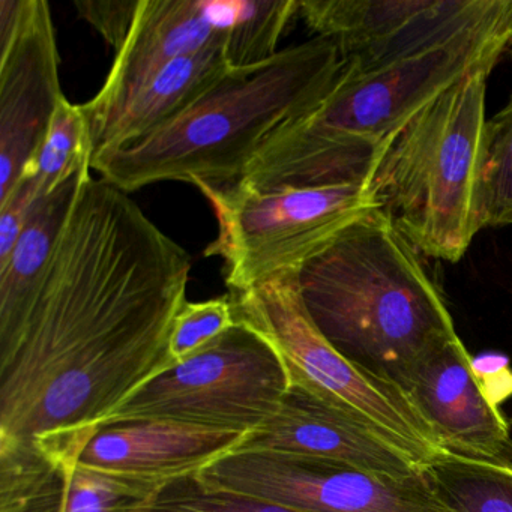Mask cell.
<instances>
[{"instance_id":"cell-11","label":"cell","mask_w":512,"mask_h":512,"mask_svg":"<svg viewBox=\"0 0 512 512\" xmlns=\"http://www.w3.org/2000/svg\"><path fill=\"white\" fill-rule=\"evenodd\" d=\"M59 52L46 0H26L19 28L0 46V202L43 145L61 103Z\"/></svg>"},{"instance_id":"cell-22","label":"cell","mask_w":512,"mask_h":512,"mask_svg":"<svg viewBox=\"0 0 512 512\" xmlns=\"http://www.w3.org/2000/svg\"><path fill=\"white\" fill-rule=\"evenodd\" d=\"M161 485L76 463L65 512H133L154 496Z\"/></svg>"},{"instance_id":"cell-19","label":"cell","mask_w":512,"mask_h":512,"mask_svg":"<svg viewBox=\"0 0 512 512\" xmlns=\"http://www.w3.org/2000/svg\"><path fill=\"white\" fill-rule=\"evenodd\" d=\"M212 26L224 38L230 68L253 67L277 55L281 35L298 16L299 0H205Z\"/></svg>"},{"instance_id":"cell-28","label":"cell","mask_w":512,"mask_h":512,"mask_svg":"<svg viewBox=\"0 0 512 512\" xmlns=\"http://www.w3.org/2000/svg\"><path fill=\"white\" fill-rule=\"evenodd\" d=\"M508 224H512V211L502 221V226H508Z\"/></svg>"},{"instance_id":"cell-27","label":"cell","mask_w":512,"mask_h":512,"mask_svg":"<svg viewBox=\"0 0 512 512\" xmlns=\"http://www.w3.org/2000/svg\"><path fill=\"white\" fill-rule=\"evenodd\" d=\"M38 199L40 197L32 182L22 179L13 193L0 202V266L4 265L13 253L25 229L32 206Z\"/></svg>"},{"instance_id":"cell-17","label":"cell","mask_w":512,"mask_h":512,"mask_svg":"<svg viewBox=\"0 0 512 512\" xmlns=\"http://www.w3.org/2000/svg\"><path fill=\"white\" fill-rule=\"evenodd\" d=\"M229 70L224 41L176 59L149 80L92 142L94 155L154 133L199 100Z\"/></svg>"},{"instance_id":"cell-4","label":"cell","mask_w":512,"mask_h":512,"mask_svg":"<svg viewBox=\"0 0 512 512\" xmlns=\"http://www.w3.org/2000/svg\"><path fill=\"white\" fill-rule=\"evenodd\" d=\"M311 319L349 361L406 388L425 356L457 335L418 250L380 209L298 272Z\"/></svg>"},{"instance_id":"cell-10","label":"cell","mask_w":512,"mask_h":512,"mask_svg":"<svg viewBox=\"0 0 512 512\" xmlns=\"http://www.w3.org/2000/svg\"><path fill=\"white\" fill-rule=\"evenodd\" d=\"M298 16L356 70L512 28V0H299Z\"/></svg>"},{"instance_id":"cell-16","label":"cell","mask_w":512,"mask_h":512,"mask_svg":"<svg viewBox=\"0 0 512 512\" xmlns=\"http://www.w3.org/2000/svg\"><path fill=\"white\" fill-rule=\"evenodd\" d=\"M91 169V163L83 164L34 203L13 253L0 266V347L8 346L28 320Z\"/></svg>"},{"instance_id":"cell-2","label":"cell","mask_w":512,"mask_h":512,"mask_svg":"<svg viewBox=\"0 0 512 512\" xmlns=\"http://www.w3.org/2000/svg\"><path fill=\"white\" fill-rule=\"evenodd\" d=\"M512 28L478 32L380 67L344 70L332 91L281 127L236 184L253 191L371 184L403 128L473 68L497 62Z\"/></svg>"},{"instance_id":"cell-18","label":"cell","mask_w":512,"mask_h":512,"mask_svg":"<svg viewBox=\"0 0 512 512\" xmlns=\"http://www.w3.org/2000/svg\"><path fill=\"white\" fill-rule=\"evenodd\" d=\"M74 466L37 443L0 440V512H65Z\"/></svg>"},{"instance_id":"cell-26","label":"cell","mask_w":512,"mask_h":512,"mask_svg":"<svg viewBox=\"0 0 512 512\" xmlns=\"http://www.w3.org/2000/svg\"><path fill=\"white\" fill-rule=\"evenodd\" d=\"M74 7L118 53L130 37L140 0H80Z\"/></svg>"},{"instance_id":"cell-9","label":"cell","mask_w":512,"mask_h":512,"mask_svg":"<svg viewBox=\"0 0 512 512\" xmlns=\"http://www.w3.org/2000/svg\"><path fill=\"white\" fill-rule=\"evenodd\" d=\"M197 478L295 512H451L422 473L394 478L352 464L278 452L233 451Z\"/></svg>"},{"instance_id":"cell-25","label":"cell","mask_w":512,"mask_h":512,"mask_svg":"<svg viewBox=\"0 0 512 512\" xmlns=\"http://www.w3.org/2000/svg\"><path fill=\"white\" fill-rule=\"evenodd\" d=\"M235 325L230 295L209 301L185 302L170 332V358L175 364L184 361Z\"/></svg>"},{"instance_id":"cell-15","label":"cell","mask_w":512,"mask_h":512,"mask_svg":"<svg viewBox=\"0 0 512 512\" xmlns=\"http://www.w3.org/2000/svg\"><path fill=\"white\" fill-rule=\"evenodd\" d=\"M245 433L164 419H127L100 425L77 463L128 478L166 482L197 475L236 451Z\"/></svg>"},{"instance_id":"cell-13","label":"cell","mask_w":512,"mask_h":512,"mask_svg":"<svg viewBox=\"0 0 512 512\" xmlns=\"http://www.w3.org/2000/svg\"><path fill=\"white\" fill-rule=\"evenodd\" d=\"M224 41L205 0H140L130 37L103 88L82 109L94 142L125 104L167 65Z\"/></svg>"},{"instance_id":"cell-21","label":"cell","mask_w":512,"mask_h":512,"mask_svg":"<svg viewBox=\"0 0 512 512\" xmlns=\"http://www.w3.org/2000/svg\"><path fill=\"white\" fill-rule=\"evenodd\" d=\"M92 155L94 149L82 106L70 103L64 97L56 109L43 145L26 167L22 179L32 182L38 197H43L83 164L91 163Z\"/></svg>"},{"instance_id":"cell-23","label":"cell","mask_w":512,"mask_h":512,"mask_svg":"<svg viewBox=\"0 0 512 512\" xmlns=\"http://www.w3.org/2000/svg\"><path fill=\"white\" fill-rule=\"evenodd\" d=\"M133 512H295L268 500L211 487L197 475L173 479Z\"/></svg>"},{"instance_id":"cell-5","label":"cell","mask_w":512,"mask_h":512,"mask_svg":"<svg viewBox=\"0 0 512 512\" xmlns=\"http://www.w3.org/2000/svg\"><path fill=\"white\" fill-rule=\"evenodd\" d=\"M479 65L425 106L371 178L379 209L424 256L455 263L484 229L488 77Z\"/></svg>"},{"instance_id":"cell-20","label":"cell","mask_w":512,"mask_h":512,"mask_svg":"<svg viewBox=\"0 0 512 512\" xmlns=\"http://www.w3.org/2000/svg\"><path fill=\"white\" fill-rule=\"evenodd\" d=\"M422 475L451 512H512V463L442 451Z\"/></svg>"},{"instance_id":"cell-1","label":"cell","mask_w":512,"mask_h":512,"mask_svg":"<svg viewBox=\"0 0 512 512\" xmlns=\"http://www.w3.org/2000/svg\"><path fill=\"white\" fill-rule=\"evenodd\" d=\"M191 266L130 194L89 176L28 320L0 347V440L79 461L97 428L175 365Z\"/></svg>"},{"instance_id":"cell-7","label":"cell","mask_w":512,"mask_h":512,"mask_svg":"<svg viewBox=\"0 0 512 512\" xmlns=\"http://www.w3.org/2000/svg\"><path fill=\"white\" fill-rule=\"evenodd\" d=\"M196 187L211 203L218 236L205 250L220 257L230 293L298 274L323 248L379 209L371 184L253 191L236 184Z\"/></svg>"},{"instance_id":"cell-14","label":"cell","mask_w":512,"mask_h":512,"mask_svg":"<svg viewBox=\"0 0 512 512\" xmlns=\"http://www.w3.org/2000/svg\"><path fill=\"white\" fill-rule=\"evenodd\" d=\"M236 451L322 458L401 479L422 473L418 464L361 422L293 385L277 412L248 433Z\"/></svg>"},{"instance_id":"cell-6","label":"cell","mask_w":512,"mask_h":512,"mask_svg":"<svg viewBox=\"0 0 512 512\" xmlns=\"http://www.w3.org/2000/svg\"><path fill=\"white\" fill-rule=\"evenodd\" d=\"M238 323L259 332L286 368L289 385L337 407L424 469L442 445L403 388L341 355L311 319L298 274L230 293Z\"/></svg>"},{"instance_id":"cell-8","label":"cell","mask_w":512,"mask_h":512,"mask_svg":"<svg viewBox=\"0 0 512 512\" xmlns=\"http://www.w3.org/2000/svg\"><path fill=\"white\" fill-rule=\"evenodd\" d=\"M287 389L289 377L274 347L250 326L236 322L208 346L145 383L104 424L164 419L248 434L277 412Z\"/></svg>"},{"instance_id":"cell-12","label":"cell","mask_w":512,"mask_h":512,"mask_svg":"<svg viewBox=\"0 0 512 512\" xmlns=\"http://www.w3.org/2000/svg\"><path fill=\"white\" fill-rule=\"evenodd\" d=\"M404 392L446 451L512 463L511 427L458 335L425 356Z\"/></svg>"},{"instance_id":"cell-3","label":"cell","mask_w":512,"mask_h":512,"mask_svg":"<svg viewBox=\"0 0 512 512\" xmlns=\"http://www.w3.org/2000/svg\"><path fill=\"white\" fill-rule=\"evenodd\" d=\"M344 70L323 38L280 50L262 64L230 68L187 110L149 136L92 157L101 179L125 193L163 181H239L262 146L313 110Z\"/></svg>"},{"instance_id":"cell-24","label":"cell","mask_w":512,"mask_h":512,"mask_svg":"<svg viewBox=\"0 0 512 512\" xmlns=\"http://www.w3.org/2000/svg\"><path fill=\"white\" fill-rule=\"evenodd\" d=\"M482 211L485 227L502 226L512 211V94L487 122Z\"/></svg>"}]
</instances>
